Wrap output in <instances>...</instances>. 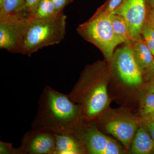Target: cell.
<instances>
[{
    "instance_id": "1",
    "label": "cell",
    "mask_w": 154,
    "mask_h": 154,
    "mask_svg": "<svg viewBox=\"0 0 154 154\" xmlns=\"http://www.w3.org/2000/svg\"><path fill=\"white\" fill-rule=\"evenodd\" d=\"M80 116V105L73 102L69 95L46 86L38 99V109L31 123V128L52 131H75L78 127Z\"/></svg>"
},
{
    "instance_id": "2",
    "label": "cell",
    "mask_w": 154,
    "mask_h": 154,
    "mask_svg": "<svg viewBox=\"0 0 154 154\" xmlns=\"http://www.w3.org/2000/svg\"><path fill=\"white\" fill-rule=\"evenodd\" d=\"M100 63L87 67L79 82L68 94L75 103H79L81 116L91 120L98 116L109 101L105 72Z\"/></svg>"
},
{
    "instance_id": "3",
    "label": "cell",
    "mask_w": 154,
    "mask_h": 154,
    "mask_svg": "<svg viewBox=\"0 0 154 154\" xmlns=\"http://www.w3.org/2000/svg\"><path fill=\"white\" fill-rule=\"evenodd\" d=\"M66 20L63 12L48 20L28 18L21 54L30 56L43 48L60 43L66 33Z\"/></svg>"
},
{
    "instance_id": "4",
    "label": "cell",
    "mask_w": 154,
    "mask_h": 154,
    "mask_svg": "<svg viewBox=\"0 0 154 154\" xmlns=\"http://www.w3.org/2000/svg\"><path fill=\"white\" fill-rule=\"evenodd\" d=\"M84 39L100 50L107 61L113 59L114 50L122 43L113 31L110 14L99 9L91 19L77 28Z\"/></svg>"
},
{
    "instance_id": "5",
    "label": "cell",
    "mask_w": 154,
    "mask_h": 154,
    "mask_svg": "<svg viewBox=\"0 0 154 154\" xmlns=\"http://www.w3.org/2000/svg\"><path fill=\"white\" fill-rule=\"evenodd\" d=\"M28 18H0V48L9 52L21 54Z\"/></svg>"
},
{
    "instance_id": "6",
    "label": "cell",
    "mask_w": 154,
    "mask_h": 154,
    "mask_svg": "<svg viewBox=\"0 0 154 154\" xmlns=\"http://www.w3.org/2000/svg\"><path fill=\"white\" fill-rule=\"evenodd\" d=\"M113 64L119 78L128 85L137 86L142 83V69L139 65L131 45L116 50L113 54Z\"/></svg>"
},
{
    "instance_id": "7",
    "label": "cell",
    "mask_w": 154,
    "mask_h": 154,
    "mask_svg": "<svg viewBox=\"0 0 154 154\" xmlns=\"http://www.w3.org/2000/svg\"><path fill=\"white\" fill-rule=\"evenodd\" d=\"M111 14L124 18L133 41L142 38V31L146 23V0H124Z\"/></svg>"
},
{
    "instance_id": "8",
    "label": "cell",
    "mask_w": 154,
    "mask_h": 154,
    "mask_svg": "<svg viewBox=\"0 0 154 154\" xmlns=\"http://www.w3.org/2000/svg\"><path fill=\"white\" fill-rule=\"evenodd\" d=\"M19 147L22 154H54V134L47 129H31L23 136Z\"/></svg>"
},
{
    "instance_id": "9",
    "label": "cell",
    "mask_w": 154,
    "mask_h": 154,
    "mask_svg": "<svg viewBox=\"0 0 154 154\" xmlns=\"http://www.w3.org/2000/svg\"><path fill=\"white\" fill-rule=\"evenodd\" d=\"M75 131L82 141L86 152L89 154H105L112 140L92 125L78 127Z\"/></svg>"
},
{
    "instance_id": "10",
    "label": "cell",
    "mask_w": 154,
    "mask_h": 154,
    "mask_svg": "<svg viewBox=\"0 0 154 154\" xmlns=\"http://www.w3.org/2000/svg\"><path fill=\"white\" fill-rule=\"evenodd\" d=\"M55 138L54 154H79L85 151L82 141L74 131H52Z\"/></svg>"
},
{
    "instance_id": "11",
    "label": "cell",
    "mask_w": 154,
    "mask_h": 154,
    "mask_svg": "<svg viewBox=\"0 0 154 154\" xmlns=\"http://www.w3.org/2000/svg\"><path fill=\"white\" fill-rule=\"evenodd\" d=\"M136 122L129 119H119L109 122L105 129L128 147L135 135L137 129Z\"/></svg>"
},
{
    "instance_id": "12",
    "label": "cell",
    "mask_w": 154,
    "mask_h": 154,
    "mask_svg": "<svg viewBox=\"0 0 154 154\" xmlns=\"http://www.w3.org/2000/svg\"><path fill=\"white\" fill-rule=\"evenodd\" d=\"M131 45L133 52L139 65L146 70L153 63L154 56L142 38L132 41Z\"/></svg>"
},
{
    "instance_id": "13",
    "label": "cell",
    "mask_w": 154,
    "mask_h": 154,
    "mask_svg": "<svg viewBox=\"0 0 154 154\" xmlns=\"http://www.w3.org/2000/svg\"><path fill=\"white\" fill-rule=\"evenodd\" d=\"M154 150V140L143 128L137 131L131 146V152L136 154H148Z\"/></svg>"
},
{
    "instance_id": "14",
    "label": "cell",
    "mask_w": 154,
    "mask_h": 154,
    "mask_svg": "<svg viewBox=\"0 0 154 154\" xmlns=\"http://www.w3.org/2000/svg\"><path fill=\"white\" fill-rule=\"evenodd\" d=\"M28 17L26 0H4L0 5V18Z\"/></svg>"
},
{
    "instance_id": "15",
    "label": "cell",
    "mask_w": 154,
    "mask_h": 154,
    "mask_svg": "<svg viewBox=\"0 0 154 154\" xmlns=\"http://www.w3.org/2000/svg\"><path fill=\"white\" fill-rule=\"evenodd\" d=\"M61 13L57 12L52 0H40L29 18L48 20L57 17Z\"/></svg>"
},
{
    "instance_id": "16",
    "label": "cell",
    "mask_w": 154,
    "mask_h": 154,
    "mask_svg": "<svg viewBox=\"0 0 154 154\" xmlns=\"http://www.w3.org/2000/svg\"><path fill=\"white\" fill-rule=\"evenodd\" d=\"M110 15L113 31L122 43L133 41L128 26L124 18L115 14H110Z\"/></svg>"
},
{
    "instance_id": "17",
    "label": "cell",
    "mask_w": 154,
    "mask_h": 154,
    "mask_svg": "<svg viewBox=\"0 0 154 154\" xmlns=\"http://www.w3.org/2000/svg\"><path fill=\"white\" fill-rule=\"evenodd\" d=\"M154 113V94L148 92L142 100L140 105V113L143 116Z\"/></svg>"
},
{
    "instance_id": "18",
    "label": "cell",
    "mask_w": 154,
    "mask_h": 154,
    "mask_svg": "<svg viewBox=\"0 0 154 154\" xmlns=\"http://www.w3.org/2000/svg\"><path fill=\"white\" fill-rule=\"evenodd\" d=\"M0 154H22L20 147H14L13 144L0 141Z\"/></svg>"
},
{
    "instance_id": "19",
    "label": "cell",
    "mask_w": 154,
    "mask_h": 154,
    "mask_svg": "<svg viewBox=\"0 0 154 154\" xmlns=\"http://www.w3.org/2000/svg\"><path fill=\"white\" fill-rule=\"evenodd\" d=\"M124 0H108V2L103 8H101L102 11L107 14H111L123 2Z\"/></svg>"
},
{
    "instance_id": "20",
    "label": "cell",
    "mask_w": 154,
    "mask_h": 154,
    "mask_svg": "<svg viewBox=\"0 0 154 154\" xmlns=\"http://www.w3.org/2000/svg\"><path fill=\"white\" fill-rule=\"evenodd\" d=\"M55 8L58 13L63 12V9L66 6L72 2L74 0H52Z\"/></svg>"
},
{
    "instance_id": "21",
    "label": "cell",
    "mask_w": 154,
    "mask_h": 154,
    "mask_svg": "<svg viewBox=\"0 0 154 154\" xmlns=\"http://www.w3.org/2000/svg\"><path fill=\"white\" fill-rule=\"evenodd\" d=\"M40 0H26L28 17H30Z\"/></svg>"
},
{
    "instance_id": "22",
    "label": "cell",
    "mask_w": 154,
    "mask_h": 154,
    "mask_svg": "<svg viewBox=\"0 0 154 154\" xmlns=\"http://www.w3.org/2000/svg\"><path fill=\"white\" fill-rule=\"evenodd\" d=\"M144 27L147 30L154 45V25L149 22L145 23Z\"/></svg>"
},
{
    "instance_id": "23",
    "label": "cell",
    "mask_w": 154,
    "mask_h": 154,
    "mask_svg": "<svg viewBox=\"0 0 154 154\" xmlns=\"http://www.w3.org/2000/svg\"><path fill=\"white\" fill-rule=\"evenodd\" d=\"M145 75L146 77L148 79L151 80L154 79V61L151 65L148 68L146 69Z\"/></svg>"
},
{
    "instance_id": "24",
    "label": "cell",
    "mask_w": 154,
    "mask_h": 154,
    "mask_svg": "<svg viewBox=\"0 0 154 154\" xmlns=\"http://www.w3.org/2000/svg\"><path fill=\"white\" fill-rule=\"evenodd\" d=\"M146 127L147 129H148L150 134L152 138L154 140V122L153 121L149 122L146 123Z\"/></svg>"
},
{
    "instance_id": "25",
    "label": "cell",
    "mask_w": 154,
    "mask_h": 154,
    "mask_svg": "<svg viewBox=\"0 0 154 154\" xmlns=\"http://www.w3.org/2000/svg\"><path fill=\"white\" fill-rule=\"evenodd\" d=\"M151 81L148 87V92L154 94V79L151 80Z\"/></svg>"
},
{
    "instance_id": "26",
    "label": "cell",
    "mask_w": 154,
    "mask_h": 154,
    "mask_svg": "<svg viewBox=\"0 0 154 154\" xmlns=\"http://www.w3.org/2000/svg\"><path fill=\"white\" fill-rule=\"evenodd\" d=\"M149 23L154 25V11L152 10L149 15Z\"/></svg>"
},
{
    "instance_id": "27",
    "label": "cell",
    "mask_w": 154,
    "mask_h": 154,
    "mask_svg": "<svg viewBox=\"0 0 154 154\" xmlns=\"http://www.w3.org/2000/svg\"><path fill=\"white\" fill-rule=\"evenodd\" d=\"M149 2L151 5L153 7V8H154V0H149Z\"/></svg>"
},
{
    "instance_id": "28",
    "label": "cell",
    "mask_w": 154,
    "mask_h": 154,
    "mask_svg": "<svg viewBox=\"0 0 154 154\" xmlns=\"http://www.w3.org/2000/svg\"><path fill=\"white\" fill-rule=\"evenodd\" d=\"M152 116V118L153 121L154 122V113H152L151 114Z\"/></svg>"
},
{
    "instance_id": "29",
    "label": "cell",
    "mask_w": 154,
    "mask_h": 154,
    "mask_svg": "<svg viewBox=\"0 0 154 154\" xmlns=\"http://www.w3.org/2000/svg\"><path fill=\"white\" fill-rule=\"evenodd\" d=\"M3 1H4V0H0V5H2V4Z\"/></svg>"
},
{
    "instance_id": "30",
    "label": "cell",
    "mask_w": 154,
    "mask_h": 154,
    "mask_svg": "<svg viewBox=\"0 0 154 154\" xmlns=\"http://www.w3.org/2000/svg\"><path fill=\"white\" fill-rule=\"evenodd\" d=\"M153 11H154V8H153Z\"/></svg>"
}]
</instances>
